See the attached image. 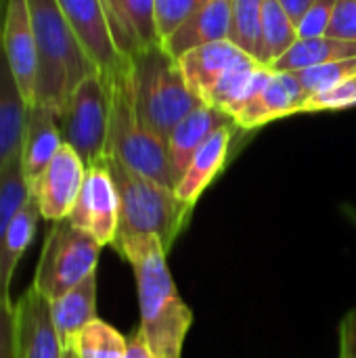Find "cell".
Returning a JSON list of instances; mask_svg holds the SVG:
<instances>
[{"mask_svg": "<svg viewBox=\"0 0 356 358\" xmlns=\"http://www.w3.org/2000/svg\"><path fill=\"white\" fill-rule=\"evenodd\" d=\"M115 252L122 254L134 271L141 310L138 334L157 358H183L193 313L176 289L166 262L168 252L155 237L124 243L115 248Z\"/></svg>", "mask_w": 356, "mask_h": 358, "instance_id": "1", "label": "cell"}, {"mask_svg": "<svg viewBox=\"0 0 356 358\" xmlns=\"http://www.w3.org/2000/svg\"><path fill=\"white\" fill-rule=\"evenodd\" d=\"M36 38L34 103L50 109L59 120L71 92L84 78L99 71L61 13L57 0H27Z\"/></svg>", "mask_w": 356, "mask_h": 358, "instance_id": "2", "label": "cell"}, {"mask_svg": "<svg viewBox=\"0 0 356 358\" xmlns=\"http://www.w3.org/2000/svg\"><path fill=\"white\" fill-rule=\"evenodd\" d=\"M105 164L120 197V222L113 250L130 241L155 237L162 248L170 252L189 222L193 206L178 199L174 189L136 174L115 157L107 155Z\"/></svg>", "mask_w": 356, "mask_h": 358, "instance_id": "3", "label": "cell"}, {"mask_svg": "<svg viewBox=\"0 0 356 358\" xmlns=\"http://www.w3.org/2000/svg\"><path fill=\"white\" fill-rule=\"evenodd\" d=\"M105 80L111 99L107 155L115 157L136 174H143L155 182L174 189L176 176L170 166L168 145L162 136H157L153 130L145 126V122L136 111L130 61L124 59L118 71Z\"/></svg>", "mask_w": 356, "mask_h": 358, "instance_id": "4", "label": "cell"}, {"mask_svg": "<svg viewBox=\"0 0 356 358\" xmlns=\"http://www.w3.org/2000/svg\"><path fill=\"white\" fill-rule=\"evenodd\" d=\"M128 61L136 111L145 126L166 141L172 128L204 101L189 88L178 61L162 44L149 46Z\"/></svg>", "mask_w": 356, "mask_h": 358, "instance_id": "5", "label": "cell"}, {"mask_svg": "<svg viewBox=\"0 0 356 358\" xmlns=\"http://www.w3.org/2000/svg\"><path fill=\"white\" fill-rule=\"evenodd\" d=\"M101 245L67 218L50 224L36 266L31 287L48 302L61 298L97 273Z\"/></svg>", "mask_w": 356, "mask_h": 358, "instance_id": "6", "label": "cell"}, {"mask_svg": "<svg viewBox=\"0 0 356 358\" xmlns=\"http://www.w3.org/2000/svg\"><path fill=\"white\" fill-rule=\"evenodd\" d=\"M111 120V99L107 80L94 71L80 82L71 92L61 115L63 143L69 145L86 164V168L101 164L107 157Z\"/></svg>", "mask_w": 356, "mask_h": 358, "instance_id": "7", "label": "cell"}, {"mask_svg": "<svg viewBox=\"0 0 356 358\" xmlns=\"http://www.w3.org/2000/svg\"><path fill=\"white\" fill-rule=\"evenodd\" d=\"M67 220L101 248L113 245L120 222V197L105 159L86 168L84 185Z\"/></svg>", "mask_w": 356, "mask_h": 358, "instance_id": "8", "label": "cell"}, {"mask_svg": "<svg viewBox=\"0 0 356 358\" xmlns=\"http://www.w3.org/2000/svg\"><path fill=\"white\" fill-rule=\"evenodd\" d=\"M86 178V164L82 157L63 143L55 159L48 164L44 174L31 189V195L38 203L40 216L48 222L69 218L80 189Z\"/></svg>", "mask_w": 356, "mask_h": 358, "instance_id": "9", "label": "cell"}, {"mask_svg": "<svg viewBox=\"0 0 356 358\" xmlns=\"http://www.w3.org/2000/svg\"><path fill=\"white\" fill-rule=\"evenodd\" d=\"M57 4L99 73L103 78L113 76L124 57L113 42L103 0H57Z\"/></svg>", "mask_w": 356, "mask_h": 358, "instance_id": "10", "label": "cell"}, {"mask_svg": "<svg viewBox=\"0 0 356 358\" xmlns=\"http://www.w3.org/2000/svg\"><path fill=\"white\" fill-rule=\"evenodd\" d=\"M50 302L31 285L15 302V358H63Z\"/></svg>", "mask_w": 356, "mask_h": 358, "instance_id": "11", "label": "cell"}, {"mask_svg": "<svg viewBox=\"0 0 356 358\" xmlns=\"http://www.w3.org/2000/svg\"><path fill=\"white\" fill-rule=\"evenodd\" d=\"M0 46L27 105H31L36 86V38L27 0L4 2Z\"/></svg>", "mask_w": 356, "mask_h": 358, "instance_id": "12", "label": "cell"}, {"mask_svg": "<svg viewBox=\"0 0 356 358\" xmlns=\"http://www.w3.org/2000/svg\"><path fill=\"white\" fill-rule=\"evenodd\" d=\"M61 147H63V132H61L59 117L50 109L31 103L27 107L21 155H19L21 170L29 191L44 174L48 164L55 159Z\"/></svg>", "mask_w": 356, "mask_h": 358, "instance_id": "13", "label": "cell"}, {"mask_svg": "<svg viewBox=\"0 0 356 358\" xmlns=\"http://www.w3.org/2000/svg\"><path fill=\"white\" fill-rule=\"evenodd\" d=\"M113 42L124 59L159 44L153 0H103Z\"/></svg>", "mask_w": 356, "mask_h": 358, "instance_id": "14", "label": "cell"}, {"mask_svg": "<svg viewBox=\"0 0 356 358\" xmlns=\"http://www.w3.org/2000/svg\"><path fill=\"white\" fill-rule=\"evenodd\" d=\"M306 99L308 96L294 71H275L266 88L241 113H237L233 122L243 132L256 130L275 120L298 115V109Z\"/></svg>", "mask_w": 356, "mask_h": 358, "instance_id": "15", "label": "cell"}, {"mask_svg": "<svg viewBox=\"0 0 356 358\" xmlns=\"http://www.w3.org/2000/svg\"><path fill=\"white\" fill-rule=\"evenodd\" d=\"M239 132L235 122H229L225 126H220L193 155V159L189 162L185 174L180 176V180L174 187V193L178 195V199H183L189 206H195L197 199L201 197V193L214 182V178L225 170L231 147H233V138Z\"/></svg>", "mask_w": 356, "mask_h": 358, "instance_id": "16", "label": "cell"}, {"mask_svg": "<svg viewBox=\"0 0 356 358\" xmlns=\"http://www.w3.org/2000/svg\"><path fill=\"white\" fill-rule=\"evenodd\" d=\"M231 4L233 0H208L183 25H178L168 38L162 40V48L170 57L178 59L193 48L229 40Z\"/></svg>", "mask_w": 356, "mask_h": 358, "instance_id": "17", "label": "cell"}, {"mask_svg": "<svg viewBox=\"0 0 356 358\" xmlns=\"http://www.w3.org/2000/svg\"><path fill=\"white\" fill-rule=\"evenodd\" d=\"M273 76L275 71L271 67L258 63L254 57H245L216 82L204 103L220 109L233 120L266 88Z\"/></svg>", "mask_w": 356, "mask_h": 358, "instance_id": "18", "label": "cell"}, {"mask_svg": "<svg viewBox=\"0 0 356 358\" xmlns=\"http://www.w3.org/2000/svg\"><path fill=\"white\" fill-rule=\"evenodd\" d=\"M245 57L250 55L243 52L237 44H233L231 40H220V42L193 48L185 52L183 57H178L176 61L189 88L201 101H206V96L216 86V82Z\"/></svg>", "mask_w": 356, "mask_h": 358, "instance_id": "19", "label": "cell"}, {"mask_svg": "<svg viewBox=\"0 0 356 358\" xmlns=\"http://www.w3.org/2000/svg\"><path fill=\"white\" fill-rule=\"evenodd\" d=\"M233 122L227 113L212 105H199L193 109L189 115H185L168 134L166 145H168V155H170V166L176 176V182L185 174L189 162L197 153V149L225 124Z\"/></svg>", "mask_w": 356, "mask_h": 358, "instance_id": "20", "label": "cell"}, {"mask_svg": "<svg viewBox=\"0 0 356 358\" xmlns=\"http://www.w3.org/2000/svg\"><path fill=\"white\" fill-rule=\"evenodd\" d=\"M27 107L29 105L0 46V178L6 168L21 155Z\"/></svg>", "mask_w": 356, "mask_h": 358, "instance_id": "21", "label": "cell"}, {"mask_svg": "<svg viewBox=\"0 0 356 358\" xmlns=\"http://www.w3.org/2000/svg\"><path fill=\"white\" fill-rule=\"evenodd\" d=\"M52 325L63 348H69L73 338L97 319V273L80 285L50 302Z\"/></svg>", "mask_w": 356, "mask_h": 358, "instance_id": "22", "label": "cell"}, {"mask_svg": "<svg viewBox=\"0 0 356 358\" xmlns=\"http://www.w3.org/2000/svg\"><path fill=\"white\" fill-rule=\"evenodd\" d=\"M40 218L42 216H40L38 203L31 195L6 231V237H4V243L0 250V300L10 302V283H13L15 271H17L25 250L31 245V241L36 237Z\"/></svg>", "mask_w": 356, "mask_h": 358, "instance_id": "23", "label": "cell"}, {"mask_svg": "<svg viewBox=\"0 0 356 358\" xmlns=\"http://www.w3.org/2000/svg\"><path fill=\"white\" fill-rule=\"evenodd\" d=\"M356 42L340 40L332 36L319 38H300L281 59H277L271 69L273 71H300L313 65H323L332 61L355 59Z\"/></svg>", "mask_w": 356, "mask_h": 358, "instance_id": "24", "label": "cell"}, {"mask_svg": "<svg viewBox=\"0 0 356 358\" xmlns=\"http://www.w3.org/2000/svg\"><path fill=\"white\" fill-rule=\"evenodd\" d=\"M300 40L296 23L290 19L279 0H262V38L258 63L271 67Z\"/></svg>", "mask_w": 356, "mask_h": 358, "instance_id": "25", "label": "cell"}, {"mask_svg": "<svg viewBox=\"0 0 356 358\" xmlns=\"http://www.w3.org/2000/svg\"><path fill=\"white\" fill-rule=\"evenodd\" d=\"M69 348L78 358H126L128 338L97 317L73 338Z\"/></svg>", "mask_w": 356, "mask_h": 358, "instance_id": "26", "label": "cell"}, {"mask_svg": "<svg viewBox=\"0 0 356 358\" xmlns=\"http://www.w3.org/2000/svg\"><path fill=\"white\" fill-rule=\"evenodd\" d=\"M262 38V0H233L229 40L258 61Z\"/></svg>", "mask_w": 356, "mask_h": 358, "instance_id": "27", "label": "cell"}, {"mask_svg": "<svg viewBox=\"0 0 356 358\" xmlns=\"http://www.w3.org/2000/svg\"><path fill=\"white\" fill-rule=\"evenodd\" d=\"M29 197H31V191L25 182L21 159L17 157L0 178V250H2L10 222L15 220V216L19 214V210L25 206Z\"/></svg>", "mask_w": 356, "mask_h": 358, "instance_id": "28", "label": "cell"}, {"mask_svg": "<svg viewBox=\"0 0 356 358\" xmlns=\"http://www.w3.org/2000/svg\"><path fill=\"white\" fill-rule=\"evenodd\" d=\"M302 90L306 92V96L325 92L329 88H334L336 84L344 82L346 78L356 73V57L355 59H344V61H332V63H323V65H313L300 71H294Z\"/></svg>", "mask_w": 356, "mask_h": 358, "instance_id": "29", "label": "cell"}, {"mask_svg": "<svg viewBox=\"0 0 356 358\" xmlns=\"http://www.w3.org/2000/svg\"><path fill=\"white\" fill-rule=\"evenodd\" d=\"M356 105V73L346 78L344 82L336 84L334 88L308 96L298 113H317V111H340Z\"/></svg>", "mask_w": 356, "mask_h": 358, "instance_id": "30", "label": "cell"}, {"mask_svg": "<svg viewBox=\"0 0 356 358\" xmlns=\"http://www.w3.org/2000/svg\"><path fill=\"white\" fill-rule=\"evenodd\" d=\"M208 0H153L159 44L164 38H168L178 25H183Z\"/></svg>", "mask_w": 356, "mask_h": 358, "instance_id": "31", "label": "cell"}, {"mask_svg": "<svg viewBox=\"0 0 356 358\" xmlns=\"http://www.w3.org/2000/svg\"><path fill=\"white\" fill-rule=\"evenodd\" d=\"M334 6H336V0H315L298 23V36L300 38L325 36L332 23Z\"/></svg>", "mask_w": 356, "mask_h": 358, "instance_id": "32", "label": "cell"}, {"mask_svg": "<svg viewBox=\"0 0 356 358\" xmlns=\"http://www.w3.org/2000/svg\"><path fill=\"white\" fill-rule=\"evenodd\" d=\"M325 36L356 42V0H336L332 23Z\"/></svg>", "mask_w": 356, "mask_h": 358, "instance_id": "33", "label": "cell"}, {"mask_svg": "<svg viewBox=\"0 0 356 358\" xmlns=\"http://www.w3.org/2000/svg\"><path fill=\"white\" fill-rule=\"evenodd\" d=\"M0 358H15V304L0 300Z\"/></svg>", "mask_w": 356, "mask_h": 358, "instance_id": "34", "label": "cell"}, {"mask_svg": "<svg viewBox=\"0 0 356 358\" xmlns=\"http://www.w3.org/2000/svg\"><path fill=\"white\" fill-rule=\"evenodd\" d=\"M340 350L338 358H356V308H350L340 321Z\"/></svg>", "mask_w": 356, "mask_h": 358, "instance_id": "35", "label": "cell"}, {"mask_svg": "<svg viewBox=\"0 0 356 358\" xmlns=\"http://www.w3.org/2000/svg\"><path fill=\"white\" fill-rule=\"evenodd\" d=\"M126 358H157L153 355V350L149 348V344L145 342V338L138 334V329L128 338V350Z\"/></svg>", "mask_w": 356, "mask_h": 358, "instance_id": "36", "label": "cell"}, {"mask_svg": "<svg viewBox=\"0 0 356 358\" xmlns=\"http://www.w3.org/2000/svg\"><path fill=\"white\" fill-rule=\"evenodd\" d=\"M313 2H315V0H279V4L285 8V13H287L290 19L296 23V27H298L300 19L304 17V13L311 8Z\"/></svg>", "mask_w": 356, "mask_h": 358, "instance_id": "37", "label": "cell"}, {"mask_svg": "<svg viewBox=\"0 0 356 358\" xmlns=\"http://www.w3.org/2000/svg\"><path fill=\"white\" fill-rule=\"evenodd\" d=\"M342 212H344V216L348 218V222L356 229V206H344Z\"/></svg>", "mask_w": 356, "mask_h": 358, "instance_id": "38", "label": "cell"}, {"mask_svg": "<svg viewBox=\"0 0 356 358\" xmlns=\"http://www.w3.org/2000/svg\"><path fill=\"white\" fill-rule=\"evenodd\" d=\"M63 358H78L73 355V350L71 348H65V352H63Z\"/></svg>", "mask_w": 356, "mask_h": 358, "instance_id": "39", "label": "cell"}]
</instances>
